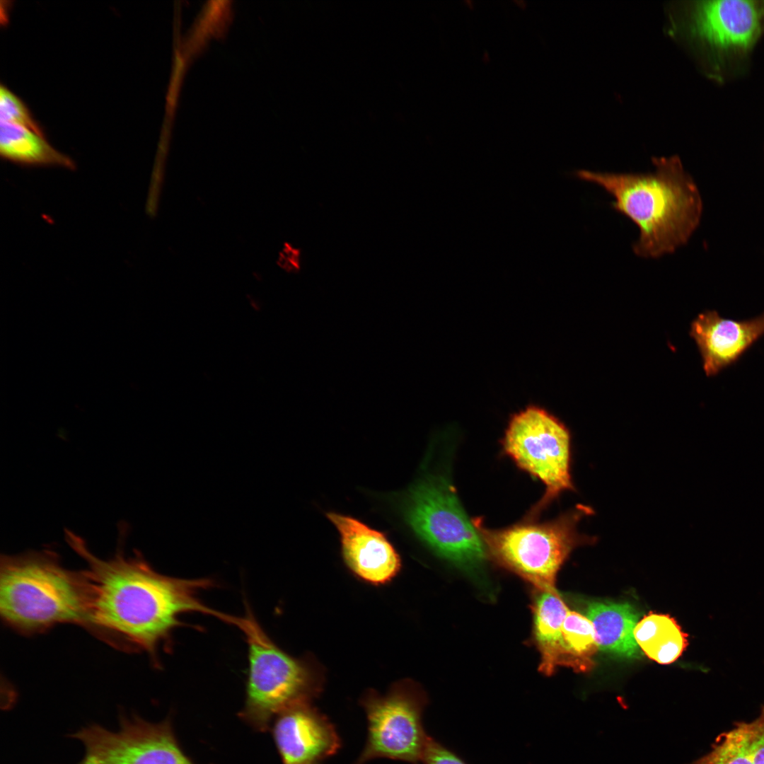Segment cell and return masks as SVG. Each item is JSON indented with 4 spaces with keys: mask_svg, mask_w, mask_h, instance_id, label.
Here are the masks:
<instances>
[{
    "mask_svg": "<svg viewBox=\"0 0 764 764\" xmlns=\"http://www.w3.org/2000/svg\"><path fill=\"white\" fill-rule=\"evenodd\" d=\"M126 526L120 527L115 555L103 560L85 540L69 529L65 540L87 563L89 585L88 629L114 645L144 651L157 662L158 652L168 644L180 618L188 613L212 615L228 623V614L214 610L199 598L214 585L208 578L180 579L161 574L134 550L124 552Z\"/></svg>",
    "mask_w": 764,
    "mask_h": 764,
    "instance_id": "1",
    "label": "cell"
},
{
    "mask_svg": "<svg viewBox=\"0 0 764 764\" xmlns=\"http://www.w3.org/2000/svg\"><path fill=\"white\" fill-rule=\"evenodd\" d=\"M654 172L614 173L575 171L583 180L610 193L612 207L632 221L639 236L632 245L635 255L656 258L685 245L700 222L702 201L680 158H652Z\"/></svg>",
    "mask_w": 764,
    "mask_h": 764,
    "instance_id": "2",
    "label": "cell"
},
{
    "mask_svg": "<svg viewBox=\"0 0 764 764\" xmlns=\"http://www.w3.org/2000/svg\"><path fill=\"white\" fill-rule=\"evenodd\" d=\"M0 613L23 634L73 623L88 627L89 586L85 570L64 567L51 549L1 555Z\"/></svg>",
    "mask_w": 764,
    "mask_h": 764,
    "instance_id": "3",
    "label": "cell"
},
{
    "mask_svg": "<svg viewBox=\"0 0 764 764\" xmlns=\"http://www.w3.org/2000/svg\"><path fill=\"white\" fill-rule=\"evenodd\" d=\"M593 514L590 507L579 504L550 521L523 519L498 529L485 527L481 518L472 520L488 556L539 591L553 592L557 574L572 550L594 543V537L578 531L580 521Z\"/></svg>",
    "mask_w": 764,
    "mask_h": 764,
    "instance_id": "4",
    "label": "cell"
},
{
    "mask_svg": "<svg viewBox=\"0 0 764 764\" xmlns=\"http://www.w3.org/2000/svg\"><path fill=\"white\" fill-rule=\"evenodd\" d=\"M245 608V615L235 616L233 624L243 633L248 647L245 700L239 715L262 731L281 712L306 702L308 678L301 664L269 637L247 602Z\"/></svg>",
    "mask_w": 764,
    "mask_h": 764,
    "instance_id": "5",
    "label": "cell"
},
{
    "mask_svg": "<svg viewBox=\"0 0 764 764\" xmlns=\"http://www.w3.org/2000/svg\"><path fill=\"white\" fill-rule=\"evenodd\" d=\"M504 453L521 469L541 481L545 490L523 519L537 520L565 491L575 490L571 474V435L545 409L530 405L513 414L501 441Z\"/></svg>",
    "mask_w": 764,
    "mask_h": 764,
    "instance_id": "6",
    "label": "cell"
},
{
    "mask_svg": "<svg viewBox=\"0 0 764 764\" xmlns=\"http://www.w3.org/2000/svg\"><path fill=\"white\" fill-rule=\"evenodd\" d=\"M407 504V523L439 556L464 569L483 564L487 556L484 542L446 476L418 482Z\"/></svg>",
    "mask_w": 764,
    "mask_h": 764,
    "instance_id": "7",
    "label": "cell"
},
{
    "mask_svg": "<svg viewBox=\"0 0 764 764\" xmlns=\"http://www.w3.org/2000/svg\"><path fill=\"white\" fill-rule=\"evenodd\" d=\"M119 729L84 727L71 736L83 744L78 764H195L185 754L169 718L151 723L137 714H120Z\"/></svg>",
    "mask_w": 764,
    "mask_h": 764,
    "instance_id": "8",
    "label": "cell"
},
{
    "mask_svg": "<svg viewBox=\"0 0 764 764\" xmlns=\"http://www.w3.org/2000/svg\"><path fill=\"white\" fill-rule=\"evenodd\" d=\"M423 702L418 695L404 691L367 699V740L355 764L378 758L422 762L430 737L422 724Z\"/></svg>",
    "mask_w": 764,
    "mask_h": 764,
    "instance_id": "9",
    "label": "cell"
},
{
    "mask_svg": "<svg viewBox=\"0 0 764 764\" xmlns=\"http://www.w3.org/2000/svg\"><path fill=\"white\" fill-rule=\"evenodd\" d=\"M272 734L283 764H318L340 747L333 725L306 702L278 714Z\"/></svg>",
    "mask_w": 764,
    "mask_h": 764,
    "instance_id": "10",
    "label": "cell"
},
{
    "mask_svg": "<svg viewBox=\"0 0 764 764\" xmlns=\"http://www.w3.org/2000/svg\"><path fill=\"white\" fill-rule=\"evenodd\" d=\"M707 376H714L736 362L764 336V313L753 318L735 320L716 311L699 314L690 325Z\"/></svg>",
    "mask_w": 764,
    "mask_h": 764,
    "instance_id": "11",
    "label": "cell"
},
{
    "mask_svg": "<svg viewBox=\"0 0 764 764\" xmlns=\"http://www.w3.org/2000/svg\"><path fill=\"white\" fill-rule=\"evenodd\" d=\"M326 516L339 533L345 563L357 576L383 584L398 573L401 560L385 533L351 516L332 511Z\"/></svg>",
    "mask_w": 764,
    "mask_h": 764,
    "instance_id": "12",
    "label": "cell"
},
{
    "mask_svg": "<svg viewBox=\"0 0 764 764\" xmlns=\"http://www.w3.org/2000/svg\"><path fill=\"white\" fill-rule=\"evenodd\" d=\"M691 11L692 33L718 49L746 50L760 32V13L753 1H700Z\"/></svg>",
    "mask_w": 764,
    "mask_h": 764,
    "instance_id": "13",
    "label": "cell"
},
{
    "mask_svg": "<svg viewBox=\"0 0 764 764\" xmlns=\"http://www.w3.org/2000/svg\"><path fill=\"white\" fill-rule=\"evenodd\" d=\"M598 649L627 658H639V647L634 630L639 613L629 603L595 601L588 606Z\"/></svg>",
    "mask_w": 764,
    "mask_h": 764,
    "instance_id": "14",
    "label": "cell"
},
{
    "mask_svg": "<svg viewBox=\"0 0 764 764\" xmlns=\"http://www.w3.org/2000/svg\"><path fill=\"white\" fill-rule=\"evenodd\" d=\"M691 764H764V706L753 720L720 734L711 751Z\"/></svg>",
    "mask_w": 764,
    "mask_h": 764,
    "instance_id": "15",
    "label": "cell"
},
{
    "mask_svg": "<svg viewBox=\"0 0 764 764\" xmlns=\"http://www.w3.org/2000/svg\"><path fill=\"white\" fill-rule=\"evenodd\" d=\"M569 610L557 591H539L533 603V632L540 654L539 670L545 675L550 676L561 666V627Z\"/></svg>",
    "mask_w": 764,
    "mask_h": 764,
    "instance_id": "16",
    "label": "cell"
},
{
    "mask_svg": "<svg viewBox=\"0 0 764 764\" xmlns=\"http://www.w3.org/2000/svg\"><path fill=\"white\" fill-rule=\"evenodd\" d=\"M0 152L5 158L23 165L74 168L73 161L50 146L42 135L14 123L1 122Z\"/></svg>",
    "mask_w": 764,
    "mask_h": 764,
    "instance_id": "17",
    "label": "cell"
},
{
    "mask_svg": "<svg viewBox=\"0 0 764 764\" xmlns=\"http://www.w3.org/2000/svg\"><path fill=\"white\" fill-rule=\"evenodd\" d=\"M634 636L645 654L661 664L675 661L688 645L686 634L673 618L664 614L644 617L636 625Z\"/></svg>",
    "mask_w": 764,
    "mask_h": 764,
    "instance_id": "18",
    "label": "cell"
},
{
    "mask_svg": "<svg viewBox=\"0 0 764 764\" xmlns=\"http://www.w3.org/2000/svg\"><path fill=\"white\" fill-rule=\"evenodd\" d=\"M598 649L591 622L569 610L561 627V666L578 672L588 671L594 666L592 656Z\"/></svg>",
    "mask_w": 764,
    "mask_h": 764,
    "instance_id": "19",
    "label": "cell"
},
{
    "mask_svg": "<svg viewBox=\"0 0 764 764\" xmlns=\"http://www.w3.org/2000/svg\"><path fill=\"white\" fill-rule=\"evenodd\" d=\"M0 119L1 122L20 125L42 135L23 103L4 86L0 90Z\"/></svg>",
    "mask_w": 764,
    "mask_h": 764,
    "instance_id": "20",
    "label": "cell"
},
{
    "mask_svg": "<svg viewBox=\"0 0 764 764\" xmlns=\"http://www.w3.org/2000/svg\"><path fill=\"white\" fill-rule=\"evenodd\" d=\"M424 764H467L459 756L429 737L422 758Z\"/></svg>",
    "mask_w": 764,
    "mask_h": 764,
    "instance_id": "21",
    "label": "cell"
}]
</instances>
